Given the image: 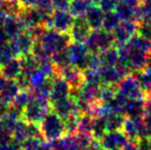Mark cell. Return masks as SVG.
<instances>
[{
	"label": "cell",
	"mask_w": 151,
	"mask_h": 150,
	"mask_svg": "<svg viewBox=\"0 0 151 150\" xmlns=\"http://www.w3.org/2000/svg\"><path fill=\"white\" fill-rule=\"evenodd\" d=\"M99 141L104 150H120L129 140L122 130H118L108 131Z\"/></svg>",
	"instance_id": "obj_11"
},
{
	"label": "cell",
	"mask_w": 151,
	"mask_h": 150,
	"mask_svg": "<svg viewBox=\"0 0 151 150\" xmlns=\"http://www.w3.org/2000/svg\"><path fill=\"white\" fill-rule=\"evenodd\" d=\"M71 96V88L69 83L61 75H56L52 78V88L50 94V104Z\"/></svg>",
	"instance_id": "obj_12"
},
{
	"label": "cell",
	"mask_w": 151,
	"mask_h": 150,
	"mask_svg": "<svg viewBox=\"0 0 151 150\" xmlns=\"http://www.w3.org/2000/svg\"><path fill=\"white\" fill-rule=\"evenodd\" d=\"M84 44L88 47V52L93 54H100L112 46H115L112 32L104 29L91 30V34L84 41Z\"/></svg>",
	"instance_id": "obj_4"
},
{
	"label": "cell",
	"mask_w": 151,
	"mask_h": 150,
	"mask_svg": "<svg viewBox=\"0 0 151 150\" xmlns=\"http://www.w3.org/2000/svg\"><path fill=\"white\" fill-rule=\"evenodd\" d=\"M2 28H3L8 39L18 36L19 34L27 30L25 25L23 24L22 20L19 18V16H8L7 19L2 24Z\"/></svg>",
	"instance_id": "obj_18"
},
{
	"label": "cell",
	"mask_w": 151,
	"mask_h": 150,
	"mask_svg": "<svg viewBox=\"0 0 151 150\" xmlns=\"http://www.w3.org/2000/svg\"><path fill=\"white\" fill-rule=\"evenodd\" d=\"M75 20V17L69 9H56L52 12L48 22V28H52L59 32L68 33Z\"/></svg>",
	"instance_id": "obj_6"
},
{
	"label": "cell",
	"mask_w": 151,
	"mask_h": 150,
	"mask_svg": "<svg viewBox=\"0 0 151 150\" xmlns=\"http://www.w3.org/2000/svg\"><path fill=\"white\" fill-rule=\"evenodd\" d=\"M138 23L133 20H123L119 23L115 30L112 32L114 37L115 46L125 44L134 35L137 33Z\"/></svg>",
	"instance_id": "obj_10"
},
{
	"label": "cell",
	"mask_w": 151,
	"mask_h": 150,
	"mask_svg": "<svg viewBox=\"0 0 151 150\" xmlns=\"http://www.w3.org/2000/svg\"><path fill=\"white\" fill-rule=\"evenodd\" d=\"M93 5L91 0H71L69 10L74 17H84Z\"/></svg>",
	"instance_id": "obj_27"
},
{
	"label": "cell",
	"mask_w": 151,
	"mask_h": 150,
	"mask_svg": "<svg viewBox=\"0 0 151 150\" xmlns=\"http://www.w3.org/2000/svg\"><path fill=\"white\" fill-rule=\"evenodd\" d=\"M149 141H150V143H151V136H150V138H149Z\"/></svg>",
	"instance_id": "obj_47"
},
{
	"label": "cell",
	"mask_w": 151,
	"mask_h": 150,
	"mask_svg": "<svg viewBox=\"0 0 151 150\" xmlns=\"http://www.w3.org/2000/svg\"><path fill=\"white\" fill-rule=\"evenodd\" d=\"M22 72L20 58H14L0 67V73L7 79H17Z\"/></svg>",
	"instance_id": "obj_21"
},
{
	"label": "cell",
	"mask_w": 151,
	"mask_h": 150,
	"mask_svg": "<svg viewBox=\"0 0 151 150\" xmlns=\"http://www.w3.org/2000/svg\"><path fill=\"white\" fill-rule=\"evenodd\" d=\"M40 133L45 141H56L67 135L64 119L50 109L39 123Z\"/></svg>",
	"instance_id": "obj_2"
},
{
	"label": "cell",
	"mask_w": 151,
	"mask_h": 150,
	"mask_svg": "<svg viewBox=\"0 0 151 150\" xmlns=\"http://www.w3.org/2000/svg\"><path fill=\"white\" fill-rule=\"evenodd\" d=\"M120 150H138L137 141H129L127 144Z\"/></svg>",
	"instance_id": "obj_43"
},
{
	"label": "cell",
	"mask_w": 151,
	"mask_h": 150,
	"mask_svg": "<svg viewBox=\"0 0 151 150\" xmlns=\"http://www.w3.org/2000/svg\"><path fill=\"white\" fill-rule=\"evenodd\" d=\"M140 5H141V0H118V3L114 11L118 14L121 21H136V17H137Z\"/></svg>",
	"instance_id": "obj_16"
},
{
	"label": "cell",
	"mask_w": 151,
	"mask_h": 150,
	"mask_svg": "<svg viewBox=\"0 0 151 150\" xmlns=\"http://www.w3.org/2000/svg\"><path fill=\"white\" fill-rule=\"evenodd\" d=\"M14 58H16V56H14L8 42H6L2 46H0V66L6 64L8 61H10Z\"/></svg>",
	"instance_id": "obj_31"
},
{
	"label": "cell",
	"mask_w": 151,
	"mask_h": 150,
	"mask_svg": "<svg viewBox=\"0 0 151 150\" xmlns=\"http://www.w3.org/2000/svg\"><path fill=\"white\" fill-rule=\"evenodd\" d=\"M50 110V102L48 99L36 98L32 96L31 101L23 110L22 118L30 123L39 124Z\"/></svg>",
	"instance_id": "obj_3"
},
{
	"label": "cell",
	"mask_w": 151,
	"mask_h": 150,
	"mask_svg": "<svg viewBox=\"0 0 151 150\" xmlns=\"http://www.w3.org/2000/svg\"><path fill=\"white\" fill-rule=\"evenodd\" d=\"M117 90L127 99L145 98V95L139 81L134 74H127L117 84Z\"/></svg>",
	"instance_id": "obj_7"
},
{
	"label": "cell",
	"mask_w": 151,
	"mask_h": 150,
	"mask_svg": "<svg viewBox=\"0 0 151 150\" xmlns=\"http://www.w3.org/2000/svg\"><path fill=\"white\" fill-rule=\"evenodd\" d=\"M14 140V136L10 131L6 130V128L0 126V145L6 144V143L10 142Z\"/></svg>",
	"instance_id": "obj_36"
},
{
	"label": "cell",
	"mask_w": 151,
	"mask_h": 150,
	"mask_svg": "<svg viewBox=\"0 0 151 150\" xmlns=\"http://www.w3.org/2000/svg\"><path fill=\"white\" fill-rule=\"evenodd\" d=\"M0 67H1V66H0Z\"/></svg>",
	"instance_id": "obj_48"
},
{
	"label": "cell",
	"mask_w": 151,
	"mask_h": 150,
	"mask_svg": "<svg viewBox=\"0 0 151 150\" xmlns=\"http://www.w3.org/2000/svg\"><path fill=\"white\" fill-rule=\"evenodd\" d=\"M58 74L61 75L69 83L70 88H71V92L80 88V86L84 82L83 71L77 68L76 66H73V65H70L62 70H59Z\"/></svg>",
	"instance_id": "obj_13"
},
{
	"label": "cell",
	"mask_w": 151,
	"mask_h": 150,
	"mask_svg": "<svg viewBox=\"0 0 151 150\" xmlns=\"http://www.w3.org/2000/svg\"><path fill=\"white\" fill-rule=\"evenodd\" d=\"M34 6L39 10L48 14H52V12L54 11V6H52V0H37Z\"/></svg>",
	"instance_id": "obj_33"
},
{
	"label": "cell",
	"mask_w": 151,
	"mask_h": 150,
	"mask_svg": "<svg viewBox=\"0 0 151 150\" xmlns=\"http://www.w3.org/2000/svg\"><path fill=\"white\" fill-rule=\"evenodd\" d=\"M91 32V28L84 17H75L69 33L72 42H84Z\"/></svg>",
	"instance_id": "obj_15"
},
{
	"label": "cell",
	"mask_w": 151,
	"mask_h": 150,
	"mask_svg": "<svg viewBox=\"0 0 151 150\" xmlns=\"http://www.w3.org/2000/svg\"><path fill=\"white\" fill-rule=\"evenodd\" d=\"M83 150H104V148L102 147V145L99 140L93 139V140L91 141L90 144H88Z\"/></svg>",
	"instance_id": "obj_41"
},
{
	"label": "cell",
	"mask_w": 151,
	"mask_h": 150,
	"mask_svg": "<svg viewBox=\"0 0 151 150\" xmlns=\"http://www.w3.org/2000/svg\"><path fill=\"white\" fill-rule=\"evenodd\" d=\"M134 75L136 76V78L139 81L145 97L150 96L151 95V66H148L146 68H144L143 70L134 73Z\"/></svg>",
	"instance_id": "obj_25"
},
{
	"label": "cell",
	"mask_w": 151,
	"mask_h": 150,
	"mask_svg": "<svg viewBox=\"0 0 151 150\" xmlns=\"http://www.w3.org/2000/svg\"><path fill=\"white\" fill-rule=\"evenodd\" d=\"M21 150H52V147L46 142H43L41 145H39L38 147H35V148H22Z\"/></svg>",
	"instance_id": "obj_42"
},
{
	"label": "cell",
	"mask_w": 151,
	"mask_h": 150,
	"mask_svg": "<svg viewBox=\"0 0 151 150\" xmlns=\"http://www.w3.org/2000/svg\"><path fill=\"white\" fill-rule=\"evenodd\" d=\"M8 41V37L6 36L5 32H4L2 26H0V46H2L3 44H5Z\"/></svg>",
	"instance_id": "obj_44"
},
{
	"label": "cell",
	"mask_w": 151,
	"mask_h": 150,
	"mask_svg": "<svg viewBox=\"0 0 151 150\" xmlns=\"http://www.w3.org/2000/svg\"><path fill=\"white\" fill-rule=\"evenodd\" d=\"M104 17H105V11L102 10L99 5H93L88 10L84 18L88 23L91 30H97V29H102L103 27Z\"/></svg>",
	"instance_id": "obj_20"
},
{
	"label": "cell",
	"mask_w": 151,
	"mask_h": 150,
	"mask_svg": "<svg viewBox=\"0 0 151 150\" xmlns=\"http://www.w3.org/2000/svg\"><path fill=\"white\" fill-rule=\"evenodd\" d=\"M22 5L24 7H30V6H34L37 0H20Z\"/></svg>",
	"instance_id": "obj_45"
},
{
	"label": "cell",
	"mask_w": 151,
	"mask_h": 150,
	"mask_svg": "<svg viewBox=\"0 0 151 150\" xmlns=\"http://www.w3.org/2000/svg\"><path fill=\"white\" fill-rule=\"evenodd\" d=\"M102 85H117L119 81L127 74L118 66L105 67L101 66L98 69Z\"/></svg>",
	"instance_id": "obj_14"
},
{
	"label": "cell",
	"mask_w": 151,
	"mask_h": 150,
	"mask_svg": "<svg viewBox=\"0 0 151 150\" xmlns=\"http://www.w3.org/2000/svg\"><path fill=\"white\" fill-rule=\"evenodd\" d=\"M22 149V144L18 142L17 140H12L6 144L0 145V150H21Z\"/></svg>",
	"instance_id": "obj_37"
},
{
	"label": "cell",
	"mask_w": 151,
	"mask_h": 150,
	"mask_svg": "<svg viewBox=\"0 0 151 150\" xmlns=\"http://www.w3.org/2000/svg\"><path fill=\"white\" fill-rule=\"evenodd\" d=\"M8 43H9L16 58H20V57L28 55L32 52V48L35 43V38L26 30L19 34L18 36L9 39Z\"/></svg>",
	"instance_id": "obj_9"
},
{
	"label": "cell",
	"mask_w": 151,
	"mask_h": 150,
	"mask_svg": "<svg viewBox=\"0 0 151 150\" xmlns=\"http://www.w3.org/2000/svg\"><path fill=\"white\" fill-rule=\"evenodd\" d=\"M136 22H147L151 23V1L150 2H141V5L137 12Z\"/></svg>",
	"instance_id": "obj_30"
},
{
	"label": "cell",
	"mask_w": 151,
	"mask_h": 150,
	"mask_svg": "<svg viewBox=\"0 0 151 150\" xmlns=\"http://www.w3.org/2000/svg\"><path fill=\"white\" fill-rule=\"evenodd\" d=\"M121 22L120 18L118 17V14L115 11H108L105 12V17H104V22H103V27L102 29L109 32H113L115 30L116 27L119 25Z\"/></svg>",
	"instance_id": "obj_29"
},
{
	"label": "cell",
	"mask_w": 151,
	"mask_h": 150,
	"mask_svg": "<svg viewBox=\"0 0 151 150\" xmlns=\"http://www.w3.org/2000/svg\"><path fill=\"white\" fill-rule=\"evenodd\" d=\"M122 131L127 135L129 141H138L140 139L150 138L151 136V130L144 122L143 117H127Z\"/></svg>",
	"instance_id": "obj_5"
},
{
	"label": "cell",
	"mask_w": 151,
	"mask_h": 150,
	"mask_svg": "<svg viewBox=\"0 0 151 150\" xmlns=\"http://www.w3.org/2000/svg\"><path fill=\"white\" fill-rule=\"evenodd\" d=\"M8 79L6 77H4L3 75L0 73V92H1L2 90H3V88L5 86V84L7 83Z\"/></svg>",
	"instance_id": "obj_46"
},
{
	"label": "cell",
	"mask_w": 151,
	"mask_h": 150,
	"mask_svg": "<svg viewBox=\"0 0 151 150\" xmlns=\"http://www.w3.org/2000/svg\"><path fill=\"white\" fill-rule=\"evenodd\" d=\"M145 108V99H129L123 107L122 113L129 118L143 117Z\"/></svg>",
	"instance_id": "obj_19"
},
{
	"label": "cell",
	"mask_w": 151,
	"mask_h": 150,
	"mask_svg": "<svg viewBox=\"0 0 151 150\" xmlns=\"http://www.w3.org/2000/svg\"><path fill=\"white\" fill-rule=\"evenodd\" d=\"M50 109L55 111L59 116H61L63 119H66L72 114L81 113L77 107L76 100L72 96H69L63 100L50 104Z\"/></svg>",
	"instance_id": "obj_17"
},
{
	"label": "cell",
	"mask_w": 151,
	"mask_h": 150,
	"mask_svg": "<svg viewBox=\"0 0 151 150\" xmlns=\"http://www.w3.org/2000/svg\"><path fill=\"white\" fill-rule=\"evenodd\" d=\"M67 50L71 64L73 66H76L82 71L88 69V59L90 56V52L84 42H71Z\"/></svg>",
	"instance_id": "obj_8"
},
{
	"label": "cell",
	"mask_w": 151,
	"mask_h": 150,
	"mask_svg": "<svg viewBox=\"0 0 151 150\" xmlns=\"http://www.w3.org/2000/svg\"><path fill=\"white\" fill-rule=\"evenodd\" d=\"M99 59H100V63H101V66H105V67L117 66L118 60H119L118 48L116 46H112V47L100 52Z\"/></svg>",
	"instance_id": "obj_24"
},
{
	"label": "cell",
	"mask_w": 151,
	"mask_h": 150,
	"mask_svg": "<svg viewBox=\"0 0 151 150\" xmlns=\"http://www.w3.org/2000/svg\"><path fill=\"white\" fill-rule=\"evenodd\" d=\"M105 119L108 131H118L123 128L127 116L120 112H110L105 115Z\"/></svg>",
	"instance_id": "obj_26"
},
{
	"label": "cell",
	"mask_w": 151,
	"mask_h": 150,
	"mask_svg": "<svg viewBox=\"0 0 151 150\" xmlns=\"http://www.w3.org/2000/svg\"><path fill=\"white\" fill-rule=\"evenodd\" d=\"M71 0H52L54 8L56 9H69Z\"/></svg>",
	"instance_id": "obj_38"
},
{
	"label": "cell",
	"mask_w": 151,
	"mask_h": 150,
	"mask_svg": "<svg viewBox=\"0 0 151 150\" xmlns=\"http://www.w3.org/2000/svg\"><path fill=\"white\" fill-rule=\"evenodd\" d=\"M35 40L38 43H40V45L50 56L66 50L72 42L69 33L59 32L52 28H45L41 35Z\"/></svg>",
	"instance_id": "obj_1"
},
{
	"label": "cell",
	"mask_w": 151,
	"mask_h": 150,
	"mask_svg": "<svg viewBox=\"0 0 151 150\" xmlns=\"http://www.w3.org/2000/svg\"><path fill=\"white\" fill-rule=\"evenodd\" d=\"M118 3V0H100L99 6L105 12L113 11L115 10V7Z\"/></svg>",
	"instance_id": "obj_34"
},
{
	"label": "cell",
	"mask_w": 151,
	"mask_h": 150,
	"mask_svg": "<svg viewBox=\"0 0 151 150\" xmlns=\"http://www.w3.org/2000/svg\"><path fill=\"white\" fill-rule=\"evenodd\" d=\"M50 147L52 150H82L74 135H65L58 140L52 141Z\"/></svg>",
	"instance_id": "obj_22"
},
{
	"label": "cell",
	"mask_w": 151,
	"mask_h": 150,
	"mask_svg": "<svg viewBox=\"0 0 151 150\" xmlns=\"http://www.w3.org/2000/svg\"><path fill=\"white\" fill-rule=\"evenodd\" d=\"M8 16H9V14H8L3 2H2V0H0V26H2V24H3L4 21L7 19Z\"/></svg>",
	"instance_id": "obj_40"
},
{
	"label": "cell",
	"mask_w": 151,
	"mask_h": 150,
	"mask_svg": "<svg viewBox=\"0 0 151 150\" xmlns=\"http://www.w3.org/2000/svg\"><path fill=\"white\" fill-rule=\"evenodd\" d=\"M143 120L151 130V100L150 99H145V108H144L143 113Z\"/></svg>",
	"instance_id": "obj_35"
},
{
	"label": "cell",
	"mask_w": 151,
	"mask_h": 150,
	"mask_svg": "<svg viewBox=\"0 0 151 150\" xmlns=\"http://www.w3.org/2000/svg\"><path fill=\"white\" fill-rule=\"evenodd\" d=\"M20 90L21 88L16 79H8L7 83L5 84L3 90L0 92V100L10 105V103L14 101L16 96L20 93Z\"/></svg>",
	"instance_id": "obj_23"
},
{
	"label": "cell",
	"mask_w": 151,
	"mask_h": 150,
	"mask_svg": "<svg viewBox=\"0 0 151 150\" xmlns=\"http://www.w3.org/2000/svg\"><path fill=\"white\" fill-rule=\"evenodd\" d=\"M138 35L145 38L146 40L151 42V23L141 22L138 23Z\"/></svg>",
	"instance_id": "obj_32"
},
{
	"label": "cell",
	"mask_w": 151,
	"mask_h": 150,
	"mask_svg": "<svg viewBox=\"0 0 151 150\" xmlns=\"http://www.w3.org/2000/svg\"><path fill=\"white\" fill-rule=\"evenodd\" d=\"M108 132L105 116H95L91 128V136L96 140H100Z\"/></svg>",
	"instance_id": "obj_28"
},
{
	"label": "cell",
	"mask_w": 151,
	"mask_h": 150,
	"mask_svg": "<svg viewBox=\"0 0 151 150\" xmlns=\"http://www.w3.org/2000/svg\"><path fill=\"white\" fill-rule=\"evenodd\" d=\"M138 150H151V143L149 141V138L140 139L137 141Z\"/></svg>",
	"instance_id": "obj_39"
}]
</instances>
